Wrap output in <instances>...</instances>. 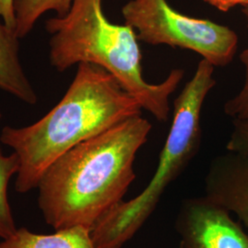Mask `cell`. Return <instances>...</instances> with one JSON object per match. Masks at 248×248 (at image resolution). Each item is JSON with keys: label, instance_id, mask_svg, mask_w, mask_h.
Returning a JSON list of instances; mask_svg holds the SVG:
<instances>
[{"label": "cell", "instance_id": "cell-15", "mask_svg": "<svg viewBox=\"0 0 248 248\" xmlns=\"http://www.w3.org/2000/svg\"><path fill=\"white\" fill-rule=\"evenodd\" d=\"M221 11L226 12L236 6H248V0H204Z\"/></svg>", "mask_w": 248, "mask_h": 248}, {"label": "cell", "instance_id": "cell-5", "mask_svg": "<svg viewBox=\"0 0 248 248\" xmlns=\"http://www.w3.org/2000/svg\"><path fill=\"white\" fill-rule=\"evenodd\" d=\"M122 13L138 41L195 52L214 67L230 63L237 50L238 35L229 27L188 17L168 0H130Z\"/></svg>", "mask_w": 248, "mask_h": 248}, {"label": "cell", "instance_id": "cell-10", "mask_svg": "<svg viewBox=\"0 0 248 248\" xmlns=\"http://www.w3.org/2000/svg\"><path fill=\"white\" fill-rule=\"evenodd\" d=\"M73 0H14L18 39L28 35L36 21L47 11L53 10L58 17L64 16L71 8Z\"/></svg>", "mask_w": 248, "mask_h": 248}, {"label": "cell", "instance_id": "cell-7", "mask_svg": "<svg viewBox=\"0 0 248 248\" xmlns=\"http://www.w3.org/2000/svg\"><path fill=\"white\" fill-rule=\"evenodd\" d=\"M206 196L237 215L248 233V160L228 154L213 160L205 179Z\"/></svg>", "mask_w": 248, "mask_h": 248}, {"label": "cell", "instance_id": "cell-13", "mask_svg": "<svg viewBox=\"0 0 248 248\" xmlns=\"http://www.w3.org/2000/svg\"><path fill=\"white\" fill-rule=\"evenodd\" d=\"M227 150L248 160V120H234Z\"/></svg>", "mask_w": 248, "mask_h": 248}, {"label": "cell", "instance_id": "cell-16", "mask_svg": "<svg viewBox=\"0 0 248 248\" xmlns=\"http://www.w3.org/2000/svg\"><path fill=\"white\" fill-rule=\"evenodd\" d=\"M244 13H245V15H246V17L248 18V6H246L245 7V9H244Z\"/></svg>", "mask_w": 248, "mask_h": 248}, {"label": "cell", "instance_id": "cell-8", "mask_svg": "<svg viewBox=\"0 0 248 248\" xmlns=\"http://www.w3.org/2000/svg\"><path fill=\"white\" fill-rule=\"evenodd\" d=\"M18 37L0 22V89L34 105L38 97L18 57Z\"/></svg>", "mask_w": 248, "mask_h": 248}, {"label": "cell", "instance_id": "cell-1", "mask_svg": "<svg viewBox=\"0 0 248 248\" xmlns=\"http://www.w3.org/2000/svg\"><path fill=\"white\" fill-rule=\"evenodd\" d=\"M152 124L142 115L80 142L47 169L37 188L45 222L55 231L93 226L123 202L134 161Z\"/></svg>", "mask_w": 248, "mask_h": 248}, {"label": "cell", "instance_id": "cell-6", "mask_svg": "<svg viewBox=\"0 0 248 248\" xmlns=\"http://www.w3.org/2000/svg\"><path fill=\"white\" fill-rule=\"evenodd\" d=\"M176 226L182 248H248V232L207 196L186 200Z\"/></svg>", "mask_w": 248, "mask_h": 248}, {"label": "cell", "instance_id": "cell-12", "mask_svg": "<svg viewBox=\"0 0 248 248\" xmlns=\"http://www.w3.org/2000/svg\"><path fill=\"white\" fill-rule=\"evenodd\" d=\"M240 59L245 67L244 85L238 94L224 104V112L233 120H248V47L240 54Z\"/></svg>", "mask_w": 248, "mask_h": 248}, {"label": "cell", "instance_id": "cell-4", "mask_svg": "<svg viewBox=\"0 0 248 248\" xmlns=\"http://www.w3.org/2000/svg\"><path fill=\"white\" fill-rule=\"evenodd\" d=\"M214 66L202 59L192 78L174 102L173 122L154 176L142 192L122 202L90 230L96 248H123L155 210L168 186L186 169L200 149L201 117L205 98L215 87Z\"/></svg>", "mask_w": 248, "mask_h": 248}, {"label": "cell", "instance_id": "cell-2", "mask_svg": "<svg viewBox=\"0 0 248 248\" xmlns=\"http://www.w3.org/2000/svg\"><path fill=\"white\" fill-rule=\"evenodd\" d=\"M139 101L108 72L82 62L60 102L45 117L27 127L5 126L0 142L18 155L15 187L27 193L56 159L80 142L117 124L142 115Z\"/></svg>", "mask_w": 248, "mask_h": 248}, {"label": "cell", "instance_id": "cell-11", "mask_svg": "<svg viewBox=\"0 0 248 248\" xmlns=\"http://www.w3.org/2000/svg\"><path fill=\"white\" fill-rule=\"evenodd\" d=\"M1 119V114H0ZM19 159L13 152L10 155H4L0 147V238L6 239L18 230L8 196L9 180L18 174Z\"/></svg>", "mask_w": 248, "mask_h": 248}, {"label": "cell", "instance_id": "cell-3", "mask_svg": "<svg viewBox=\"0 0 248 248\" xmlns=\"http://www.w3.org/2000/svg\"><path fill=\"white\" fill-rule=\"evenodd\" d=\"M51 35L50 62L58 72L75 64L92 63L102 67L158 122L169 115V98L184 78L182 69H173L159 84H150L142 76V52L133 28L108 21L102 0H73L62 17L46 21Z\"/></svg>", "mask_w": 248, "mask_h": 248}, {"label": "cell", "instance_id": "cell-14", "mask_svg": "<svg viewBox=\"0 0 248 248\" xmlns=\"http://www.w3.org/2000/svg\"><path fill=\"white\" fill-rule=\"evenodd\" d=\"M0 17L3 23L12 31H16L17 19L14 8V0H0Z\"/></svg>", "mask_w": 248, "mask_h": 248}, {"label": "cell", "instance_id": "cell-17", "mask_svg": "<svg viewBox=\"0 0 248 248\" xmlns=\"http://www.w3.org/2000/svg\"><path fill=\"white\" fill-rule=\"evenodd\" d=\"M179 248H181V247H179Z\"/></svg>", "mask_w": 248, "mask_h": 248}, {"label": "cell", "instance_id": "cell-9", "mask_svg": "<svg viewBox=\"0 0 248 248\" xmlns=\"http://www.w3.org/2000/svg\"><path fill=\"white\" fill-rule=\"evenodd\" d=\"M0 248H96L90 230L73 227L50 234L35 233L18 228L12 235L0 242Z\"/></svg>", "mask_w": 248, "mask_h": 248}]
</instances>
